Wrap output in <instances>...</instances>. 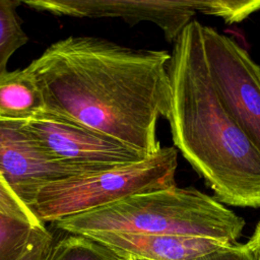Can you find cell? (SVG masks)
Masks as SVG:
<instances>
[{"label": "cell", "mask_w": 260, "mask_h": 260, "mask_svg": "<svg viewBox=\"0 0 260 260\" xmlns=\"http://www.w3.org/2000/svg\"><path fill=\"white\" fill-rule=\"evenodd\" d=\"M46 111L43 93L26 69L6 71L0 75V117L28 121Z\"/></svg>", "instance_id": "obj_11"}, {"label": "cell", "mask_w": 260, "mask_h": 260, "mask_svg": "<svg viewBox=\"0 0 260 260\" xmlns=\"http://www.w3.org/2000/svg\"><path fill=\"white\" fill-rule=\"evenodd\" d=\"M48 231L0 172V260H17L36 238Z\"/></svg>", "instance_id": "obj_10"}, {"label": "cell", "mask_w": 260, "mask_h": 260, "mask_svg": "<svg viewBox=\"0 0 260 260\" xmlns=\"http://www.w3.org/2000/svg\"><path fill=\"white\" fill-rule=\"evenodd\" d=\"M170 59L166 51L71 36L53 43L25 68L43 93L45 112L151 156L161 148L157 120H168L171 110Z\"/></svg>", "instance_id": "obj_1"}, {"label": "cell", "mask_w": 260, "mask_h": 260, "mask_svg": "<svg viewBox=\"0 0 260 260\" xmlns=\"http://www.w3.org/2000/svg\"><path fill=\"white\" fill-rule=\"evenodd\" d=\"M24 126L57 157L89 173L149 157L112 136L48 112L24 121Z\"/></svg>", "instance_id": "obj_6"}, {"label": "cell", "mask_w": 260, "mask_h": 260, "mask_svg": "<svg viewBox=\"0 0 260 260\" xmlns=\"http://www.w3.org/2000/svg\"><path fill=\"white\" fill-rule=\"evenodd\" d=\"M210 82L236 124L260 151V67L233 39L202 24Z\"/></svg>", "instance_id": "obj_5"}, {"label": "cell", "mask_w": 260, "mask_h": 260, "mask_svg": "<svg viewBox=\"0 0 260 260\" xmlns=\"http://www.w3.org/2000/svg\"><path fill=\"white\" fill-rule=\"evenodd\" d=\"M0 172L28 206L44 186L69 177L90 174L57 157L24 126V121L1 117Z\"/></svg>", "instance_id": "obj_7"}, {"label": "cell", "mask_w": 260, "mask_h": 260, "mask_svg": "<svg viewBox=\"0 0 260 260\" xmlns=\"http://www.w3.org/2000/svg\"><path fill=\"white\" fill-rule=\"evenodd\" d=\"M49 260H126L114 251L83 235L67 234L55 242Z\"/></svg>", "instance_id": "obj_13"}, {"label": "cell", "mask_w": 260, "mask_h": 260, "mask_svg": "<svg viewBox=\"0 0 260 260\" xmlns=\"http://www.w3.org/2000/svg\"><path fill=\"white\" fill-rule=\"evenodd\" d=\"M248 244L260 257V220H259V222H258V224H257V226L254 231L253 236L249 240Z\"/></svg>", "instance_id": "obj_17"}, {"label": "cell", "mask_w": 260, "mask_h": 260, "mask_svg": "<svg viewBox=\"0 0 260 260\" xmlns=\"http://www.w3.org/2000/svg\"><path fill=\"white\" fill-rule=\"evenodd\" d=\"M196 10L218 16L232 24L260 10V0H196Z\"/></svg>", "instance_id": "obj_14"}, {"label": "cell", "mask_w": 260, "mask_h": 260, "mask_svg": "<svg viewBox=\"0 0 260 260\" xmlns=\"http://www.w3.org/2000/svg\"><path fill=\"white\" fill-rule=\"evenodd\" d=\"M126 260H128V259H126Z\"/></svg>", "instance_id": "obj_19"}, {"label": "cell", "mask_w": 260, "mask_h": 260, "mask_svg": "<svg viewBox=\"0 0 260 260\" xmlns=\"http://www.w3.org/2000/svg\"><path fill=\"white\" fill-rule=\"evenodd\" d=\"M128 260H147V259H140V258H128Z\"/></svg>", "instance_id": "obj_18"}, {"label": "cell", "mask_w": 260, "mask_h": 260, "mask_svg": "<svg viewBox=\"0 0 260 260\" xmlns=\"http://www.w3.org/2000/svg\"><path fill=\"white\" fill-rule=\"evenodd\" d=\"M87 237L105 245L124 259L199 260L228 245L212 239L127 233H99Z\"/></svg>", "instance_id": "obj_9"}, {"label": "cell", "mask_w": 260, "mask_h": 260, "mask_svg": "<svg viewBox=\"0 0 260 260\" xmlns=\"http://www.w3.org/2000/svg\"><path fill=\"white\" fill-rule=\"evenodd\" d=\"M176 147L129 165L69 177L44 186L29 205L45 224L101 208L133 195L176 186Z\"/></svg>", "instance_id": "obj_4"}, {"label": "cell", "mask_w": 260, "mask_h": 260, "mask_svg": "<svg viewBox=\"0 0 260 260\" xmlns=\"http://www.w3.org/2000/svg\"><path fill=\"white\" fill-rule=\"evenodd\" d=\"M52 224L66 234L83 236L99 233L176 235L235 244L242 235L245 220L199 190L175 186L133 195Z\"/></svg>", "instance_id": "obj_3"}, {"label": "cell", "mask_w": 260, "mask_h": 260, "mask_svg": "<svg viewBox=\"0 0 260 260\" xmlns=\"http://www.w3.org/2000/svg\"><path fill=\"white\" fill-rule=\"evenodd\" d=\"M55 242L53 234L48 231L36 238L17 260H49Z\"/></svg>", "instance_id": "obj_16"}, {"label": "cell", "mask_w": 260, "mask_h": 260, "mask_svg": "<svg viewBox=\"0 0 260 260\" xmlns=\"http://www.w3.org/2000/svg\"><path fill=\"white\" fill-rule=\"evenodd\" d=\"M18 0H0V75L7 71V64L14 52L28 42L22 27L17 7Z\"/></svg>", "instance_id": "obj_12"}, {"label": "cell", "mask_w": 260, "mask_h": 260, "mask_svg": "<svg viewBox=\"0 0 260 260\" xmlns=\"http://www.w3.org/2000/svg\"><path fill=\"white\" fill-rule=\"evenodd\" d=\"M199 260H260L258 254L246 244H231Z\"/></svg>", "instance_id": "obj_15"}, {"label": "cell", "mask_w": 260, "mask_h": 260, "mask_svg": "<svg viewBox=\"0 0 260 260\" xmlns=\"http://www.w3.org/2000/svg\"><path fill=\"white\" fill-rule=\"evenodd\" d=\"M201 27L196 19L185 27L168 65L173 142L216 200L258 208L260 151L217 98L206 68Z\"/></svg>", "instance_id": "obj_2"}, {"label": "cell", "mask_w": 260, "mask_h": 260, "mask_svg": "<svg viewBox=\"0 0 260 260\" xmlns=\"http://www.w3.org/2000/svg\"><path fill=\"white\" fill-rule=\"evenodd\" d=\"M31 9L58 16L122 18L130 24L150 21L175 43L197 12L196 0H24Z\"/></svg>", "instance_id": "obj_8"}]
</instances>
